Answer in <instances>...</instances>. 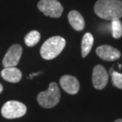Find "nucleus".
Wrapping results in <instances>:
<instances>
[{"label": "nucleus", "mask_w": 122, "mask_h": 122, "mask_svg": "<svg viewBox=\"0 0 122 122\" xmlns=\"http://www.w3.org/2000/svg\"><path fill=\"white\" fill-rule=\"evenodd\" d=\"M112 34L115 39H119L122 36V23L120 19H114L111 23Z\"/></svg>", "instance_id": "nucleus-14"}, {"label": "nucleus", "mask_w": 122, "mask_h": 122, "mask_svg": "<svg viewBox=\"0 0 122 122\" xmlns=\"http://www.w3.org/2000/svg\"><path fill=\"white\" fill-rule=\"evenodd\" d=\"M109 75L106 70L102 65H97L94 67L92 74V82L94 88L102 90L108 82Z\"/></svg>", "instance_id": "nucleus-7"}, {"label": "nucleus", "mask_w": 122, "mask_h": 122, "mask_svg": "<svg viewBox=\"0 0 122 122\" xmlns=\"http://www.w3.org/2000/svg\"><path fill=\"white\" fill-rule=\"evenodd\" d=\"M60 83L63 91L70 94H75L79 91V82L72 75H63L60 78Z\"/></svg>", "instance_id": "nucleus-9"}, {"label": "nucleus", "mask_w": 122, "mask_h": 122, "mask_svg": "<svg viewBox=\"0 0 122 122\" xmlns=\"http://www.w3.org/2000/svg\"><path fill=\"white\" fill-rule=\"evenodd\" d=\"M40 39H41L40 33L36 30H33L26 34L25 38H24V41H25V45L27 46H29V47H33V46H35L40 41Z\"/></svg>", "instance_id": "nucleus-13"}, {"label": "nucleus", "mask_w": 122, "mask_h": 122, "mask_svg": "<svg viewBox=\"0 0 122 122\" xmlns=\"http://www.w3.org/2000/svg\"><path fill=\"white\" fill-rule=\"evenodd\" d=\"M37 7L45 16L51 18H60L63 11V6L57 0H41Z\"/></svg>", "instance_id": "nucleus-5"}, {"label": "nucleus", "mask_w": 122, "mask_h": 122, "mask_svg": "<svg viewBox=\"0 0 122 122\" xmlns=\"http://www.w3.org/2000/svg\"><path fill=\"white\" fill-rule=\"evenodd\" d=\"M94 44V36L91 33H86L82 37L81 48H82V56L85 58L91 52Z\"/></svg>", "instance_id": "nucleus-12"}, {"label": "nucleus", "mask_w": 122, "mask_h": 122, "mask_svg": "<svg viewBox=\"0 0 122 122\" xmlns=\"http://www.w3.org/2000/svg\"><path fill=\"white\" fill-rule=\"evenodd\" d=\"M96 53L102 60L106 61H114L121 57L120 51L110 45H102L97 48Z\"/></svg>", "instance_id": "nucleus-8"}, {"label": "nucleus", "mask_w": 122, "mask_h": 122, "mask_svg": "<svg viewBox=\"0 0 122 122\" xmlns=\"http://www.w3.org/2000/svg\"><path fill=\"white\" fill-rule=\"evenodd\" d=\"M94 12L99 18L113 21L122 18L121 0H98L94 5Z\"/></svg>", "instance_id": "nucleus-1"}, {"label": "nucleus", "mask_w": 122, "mask_h": 122, "mask_svg": "<svg viewBox=\"0 0 122 122\" xmlns=\"http://www.w3.org/2000/svg\"><path fill=\"white\" fill-rule=\"evenodd\" d=\"M68 21L72 28L76 31L83 30L85 27V21L82 14L76 10H71L67 15Z\"/></svg>", "instance_id": "nucleus-11"}, {"label": "nucleus", "mask_w": 122, "mask_h": 122, "mask_svg": "<svg viewBox=\"0 0 122 122\" xmlns=\"http://www.w3.org/2000/svg\"><path fill=\"white\" fill-rule=\"evenodd\" d=\"M112 77V82L114 86L117 87L119 89H122V74L113 71L110 72Z\"/></svg>", "instance_id": "nucleus-15"}, {"label": "nucleus", "mask_w": 122, "mask_h": 122, "mask_svg": "<svg viewBox=\"0 0 122 122\" xmlns=\"http://www.w3.org/2000/svg\"><path fill=\"white\" fill-rule=\"evenodd\" d=\"M114 122H122V119H118V120L115 121Z\"/></svg>", "instance_id": "nucleus-17"}, {"label": "nucleus", "mask_w": 122, "mask_h": 122, "mask_svg": "<svg viewBox=\"0 0 122 122\" xmlns=\"http://www.w3.org/2000/svg\"><path fill=\"white\" fill-rule=\"evenodd\" d=\"M25 104L18 101H9L2 107V115L6 119H15L21 117L26 113Z\"/></svg>", "instance_id": "nucleus-4"}, {"label": "nucleus", "mask_w": 122, "mask_h": 122, "mask_svg": "<svg viewBox=\"0 0 122 122\" xmlns=\"http://www.w3.org/2000/svg\"><path fill=\"white\" fill-rule=\"evenodd\" d=\"M1 75L4 80L12 83L18 82L22 77L21 71L15 67H4V69L1 71Z\"/></svg>", "instance_id": "nucleus-10"}, {"label": "nucleus", "mask_w": 122, "mask_h": 122, "mask_svg": "<svg viewBox=\"0 0 122 122\" xmlns=\"http://www.w3.org/2000/svg\"><path fill=\"white\" fill-rule=\"evenodd\" d=\"M66 45L64 38L60 36H55L48 38L41 48L40 52L43 59L49 60L58 56Z\"/></svg>", "instance_id": "nucleus-2"}, {"label": "nucleus", "mask_w": 122, "mask_h": 122, "mask_svg": "<svg viewBox=\"0 0 122 122\" xmlns=\"http://www.w3.org/2000/svg\"><path fill=\"white\" fill-rule=\"evenodd\" d=\"M2 91H3V86H2V85L0 83V94L2 92Z\"/></svg>", "instance_id": "nucleus-16"}, {"label": "nucleus", "mask_w": 122, "mask_h": 122, "mask_svg": "<svg viewBox=\"0 0 122 122\" xmlns=\"http://www.w3.org/2000/svg\"><path fill=\"white\" fill-rule=\"evenodd\" d=\"M60 100V91L56 82H50L47 91L41 92L37 95V102L41 106L50 109L56 106Z\"/></svg>", "instance_id": "nucleus-3"}, {"label": "nucleus", "mask_w": 122, "mask_h": 122, "mask_svg": "<svg viewBox=\"0 0 122 122\" xmlns=\"http://www.w3.org/2000/svg\"><path fill=\"white\" fill-rule=\"evenodd\" d=\"M22 54V47L19 45H14L9 48L2 60V66L4 67H15L20 61Z\"/></svg>", "instance_id": "nucleus-6"}]
</instances>
